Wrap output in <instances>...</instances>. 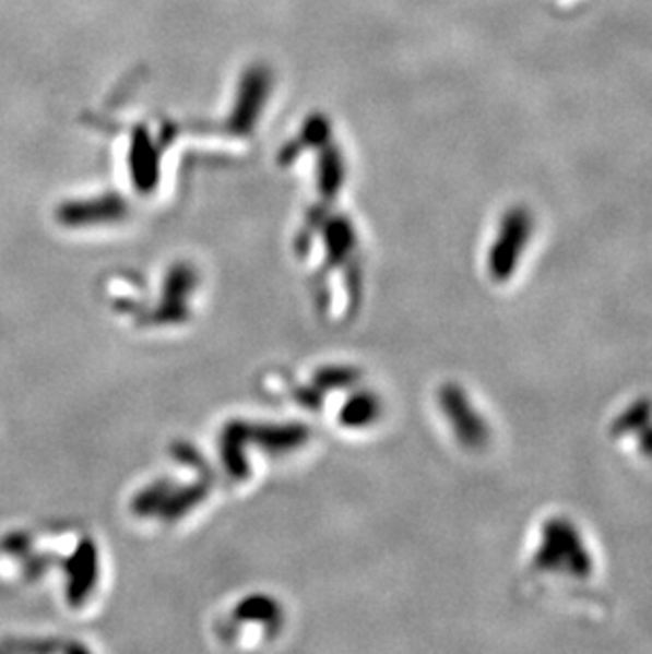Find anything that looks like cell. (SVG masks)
<instances>
[{
	"label": "cell",
	"instance_id": "cell-1",
	"mask_svg": "<svg viewBox=\"0 0 652 654\" xmlns=\"http://www.w3.org/2000/svg\"><path fill=\"white\" fill-rule=\"evenodd\" d=\"M70 574L72 579H70L69 597L72 602H79L92 588L96 576V551L90 543L79 547V551L72 559Z\"/></svg>",
	"mask_w": 652,
	"mask_h": 654
}]
</instances>
